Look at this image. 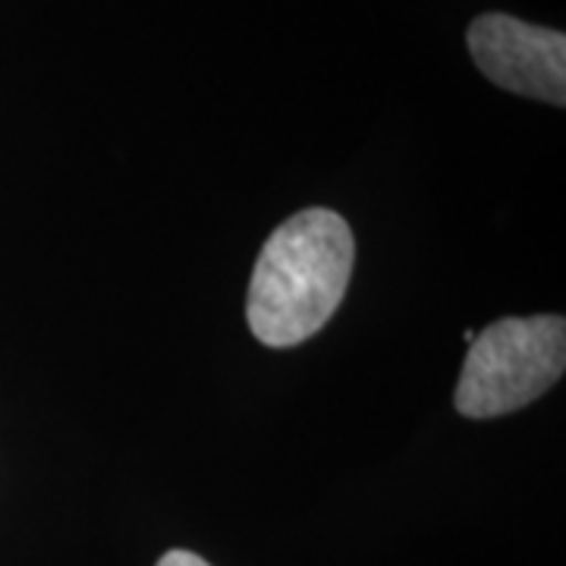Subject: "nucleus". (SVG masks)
<instances>
[{"mask_svg": "<svg viewBox=\"0 0 566 566\" xmlns=\"http://www.w3.org/2000/svg\"><path fill=\"white\" fill-rule=\"evenodd\" d=\"M356 262L349 223L327 208H305L264 243L249 283L245 318L264 346L315 337L344 303Z\"/></svg>", "mask_w": 566, "mask_h": 566, "instance_id": "obj_1", "label": "nucleus"}, {"mask_svg": "<svg viewBox=\"0 0 566 566\" xmlns=\"http://www.w3.org/2000/svg\"><path fill=\"white\" fill-rule=\"evenodd\" d=\"M566 368V322L560 315L501 318L469 344L457 385V409L494 419L538 400Z\"/></svg>", "mask_w": 566, "mask_h": 566, "instance_id": "obj_2", "label": "nucleus"}, {"mask_svg": "<svg viewBox=\"0 0 566 566\" xmlns=\"http://www.w3.org/2000/svg\"><path fill=\"white\" fill-rule=\"evenodd\" d=\"M469 54L494 85L506 92L566 102V35L542 25H528L504 13H488L469 25Z\"/></svg>", "mask_w": 566, "mask_h": 566, "instance_id": "obj_3", "label": "nucleus"}, {"mask_svg": "<svg viewBox=\"0 0 566 566\" xmlns=\"http://www.w3.org/2000/svg\"><path fill=\"white\" fill-rule=\"evenodd\" d=\"M158 566H211L208 560H202L199 554H192V551H167Z\"/></svg>", "mask_w": 566, "mask_h": 566, "instance_id": "obj_4", "label": "nucleus"}]
</instances>
